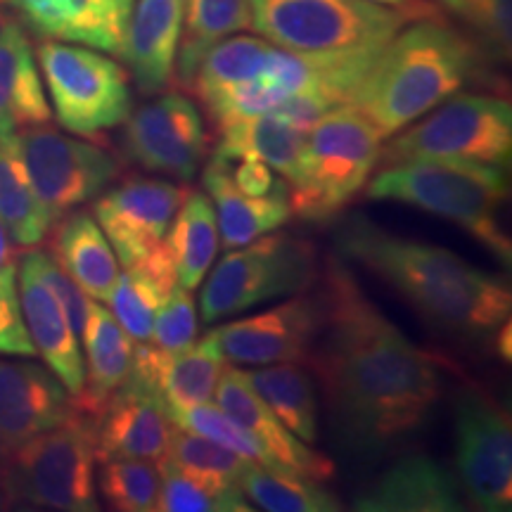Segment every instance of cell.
I'll list each match as a JSON object with an SVG mask.
<instances>
[{"mask_svg": "<svg viewBox=\"0 0 512 512\" xmlns=\"http://www.w3.org/2000/svg\"><path fill=\"white\" fill-rule=\"evenodd\" d=\"M318 309L306 363L347 430L370 444L415 430L441 394L434 358L382 316L339 259L325 268Z\"/></svg>", "mask_w": 512, "mask_h": 512, "instance_id": "obj_1", "label": "cell"}, {"mask_svg": "<svg viewBox=\"0 0 512 512\" xmlns=\"http://www.w3.org/2000/svg\"><path fill=\"white\" fill-rule=\"evenodd\" d=\"M337 249L387 280L448 335L486 339L510 320V287L444 247L396 238L351 216L339 228Z\"/></svg>", "mask_w": 512, "mask_h": 512, "instance_id": "obj_2", "label": "cell"}, {"mask_svg": "<svg viewBox=\"0 0 512 512\" xmlns=\"http://www.w3.org/2000/svg\"><path fill=\"white\" fill-rule=\"evenodd\" d=\"M479 64L477 48L444 19H413L377 55L351 105L389 138L460 93Z\"/></svg>", "mask_w": 512, "mask_h": 512, "instance_id": "obj_3", "label": "cell"}, {"mask_svg": "<svg viewBox=\"0 0 512 512\" xmlns=\"http://www.w3.org/2000/svg\"><path fill=\"white\" fill-rule=\"evenodd\" d=\"M366 195L458 223L510 264V183L503 166L427 159L387 164L373 181L368 178Z\"/></svg>", "mask_w": 512, "mask_h": 512, "instance_id": "obj_4", "label": "cell"}, {"mask_svg": "<svg viewBox=\"0 0 512 512\" xmlns=\"http://www.w3.org/2000/svg\"><path fill=\"white\" fill-rule=\"evenodd\" d=\"M256 34L304 55L377 57L408 19L370 0H249Z\"/></svg>", "mask_w": 512, "mask_h": 512, "instance_id": "obj_5", "label": "cell"}, {"mask_svg": "<svg viewBox=\"0 0 512 512\" xmlns=\"http://www.w3.org/2000/svg\"><path fill=\"white\" fill-rule=\"evenodd\" d=\"M382 136L356 110L342 105L325 114L306 133L297 174L290 181L292 214L325 223L351 202L380 162Z\"/></svg>", "mask_w": 512, "mask_h": 512, "instance_id": "obj_6", "label": "cell"}, {"mask_svg": "<svg viewBox=\"0 0 512 512\" xmlns=\"http://www.w3.org/2000/svg\"><path fill=\"white\" fill-rule=\"evenodd\" d=\"M95 418L79 411L3 456V503L95 512Z\"/></svg>", "mask_w": 512, "mask_h": 512, "instance_id": "obj_7", "label": "cell"}, {"mask_svg": "<svg viewBox=\"0 0 512 512\" xmlns=\"http://www.w3.org/2000/svg\"><path fill=\"white\" fill-rule=\"evenodd\" d=\"M415 124V121H413ZM512 155V107L496 95L456 93L432 114L382 145L380 159L399 162H472L508 166Z\"/></svg>", "mask_w": 512, "mask_h": 512, "instance_id": "obj_8", "label": "cell"}, {"mask_svg": "<svg viewBox=\"0 0 512 512\" xmlns=\"http://www.w3.org/2000/svg\"><path fill=\"white\" fill-rule=\"evenodd\" d=\"M316 273V249L311 242L287 233L271 230L247 245L228 249L202 287L204 323L309 290Z\"/></svg>", "mask_w": 512, "mask_h": 512, "instance_id": "obj_9", "label": "cell"}, {"mask_svg": "<svg viewBox=\"0 0 512 512\" xmlns=\"http://www.w3.org/2000/svg\"><path fill=\"white\" fill-rule=\"evenodd\" d=\"M36 60L57 124L69 133L93 138L124 124L131 114L128 74L102 50L46 38L38 43Z\"/></svg>", "mask_w": 512, "mask_h": 512, "instance_id": "obj_10", "label": "cell"}, {"mask_svg": "<svg viewBox=\"0 0 512 512\" xmlns=\"http://www.w3.org/2000/svg\"><path fill=\"white\" fill-rule=\"evenodd\" d=\"M31 183L55 223L102 195L119 176V159L93 143L69 138L46 124L19 131Z\"/></svg>", "mask_w": 512, "mask_h": 512, "instance_id": "obj_11", "label": "cell"}, {"mask_svg": "<svg viewBox=\"0 0 512 512\" xmlns=\"http://www.w3.org/2000/svg\"><path fill=\"white\" fill-rule=\"evenodd\" d=\"M456 463L467 501L477 510H510V415L475 389H463L456 401Z\"/></svg>", "mask_w": 512, "mask_h": 512, "instance_id": "obj_12", "label": "cell"}, {"mask_svg": "<svg viewBox=\"0 0 512 512\" xmlns=\"http://www.w3.org/2000/svg\"><path fill=\"white\" fill-rule=\"evenodd\" d=\"M121 147L145 171L188 183L200 174L209 136L200 110L188 95L164 93L128 114Z\"/></svg>", "mask_w": 512, "mask_h": 512, "instance_id": "obj_13", "label": "cell"}, {"mask_svg": "<svg viewBox=\"0 0 512 512\" xmlns=\"http://www.w3.org/2000/svg\"><path fill=\"white\" fill-rule=\"evenodd\" d=\"M185 195L188 188L183 185L133 176L95 197L93 219L110 240L121 266H138L162 245Z\"/></svg>", "mask_w": 512, "mask_h": 512, "instance_id": "obj_14", "label": "cell"}, {"mask_svg": "<svg viewBox=\"0 0 512 512\" xmlns=\"http://www.w3.org/2000/svg\"><path fill=\"white\" fill-rule=\"evenodd\" d=\"M171 420L152 377L128 370L126 380L95 415V456L159 463L169 451Z\"/></svg>", "mask_w": 512, "mask_h": 512, "instance_id": "obj_15", "label": "cell"}, {"mask_svg": "<svg viewBox=\"0 0 512 512\" xmlns=\"http://www.w3.org/2000/svg\"><path fill=\"white\" fill-rule=\"evenodd\" d=\"M320 323L318 299L292 297L249 318H238L214 332L226 361L238 366H271V363H306Z\"/></svg>", "mask_w": 512, "mask_h": 512, "instance_id": "obj_16", "label": "cell"}, {"mask_svg": "<svg viewBox=\"0 0 512 512\" xmlns=\"http://www.w3.org/2000/svg\"><path fill=\"white\" fill-rule=\"evenodd\" d=\"M76 399L50 368L0 361V456L79 413Z\"/></svg>", "mask_w": 512, "mask_h": 512, "instance_id": "obj_17", "label": "cell"}, {"mask_svg": "<svg viewBox=\"0 0 512 512\" xmlns=\"http://www.w3.org/2000/svg\"><path fill=\"white\" fill-rule=\"evenodd\" d=\"M214 396L223 411L259 441L266 453L268 470L306 477L313 482H328L335 475V465L330 458L306 446V441L292 434L275 418L264 399L256 394L245 370L226 366Z\"/></svg>", "mask_w": 512, "mask_h": 512, "instance_id": "obj_18", "label": "cell"}, {"mask_svg": "<svg viewBox=\"0 0 512 512\" xmlns=\"http://www.w3.org/2000/svg\"><path fill=\"white\" fill-rule=\"evenodd\" d=\"M38 36L121 57L133 0H3Z\"/></svg>", "mask_w": 512, "mask_h": 512, "instance_id": "obj_19", "label": "cell"}, {"mask_svg": "<svg viewBox=\"0 0 512 512\" xmlns=\"http://www.w3.org/2000/svg\"><path fill=\"white\" fill-rule=\"evenodd\" d=\"M17 287L22 316L36 354L46 361V366L64 384V389L74 399H79L83 392V380H86L79 335L74 332L53 290L41 278V273L36 271L29 252L22 256V264H19Z\"/></svg>", "mask_w": 512, "mask_h": 512, "instance_id": "obj_20", "label": "cell"}, {"mask_svg": "<svg viewBox=\"0 0 512 512\" xmlns=\"http://www.w3.org/2000/svg\"><path fill=\"white\" fill-rule=\"evenodd\" d=\"M183 19L185 0H133L121 57L145 95L162 93L174 81Z\"/></svg>", "mask_w": 512, "mask_h": 512, "instance_id": "obj_21", "label": "cell"}, {"mask_svg": "<svg viewBox=\"0 0 512 512\" xmlns=\"http://www.w3.org/2000/svg\"><path fill=\"white\" fill-rule=\"evenodd\" d=\"M361 512L463 510L451 472L427 456H406L389 467L354 503Z\"/></svg>", "mask_w": 512, "mask_h": 512, "instance_id": "obj_22", "label": "cell"}, {"mask_svg": "<svg viewBox=\"0 0 512 512\" xmlns=\"http://www.w3.org/2000/svg\"><path fill=\"white\" fill-rule=\"evenodd\" d=\"M50 121V105L27 31L15 19L0 22V136Z\"/></svg>", "mask_w": 512, "mask_h": 512, "instance_id": "obj_23", "label": "cell"}, {"mask_svg": "<svg viewBox=\"0 0 512 512\" xmlns=\"http://www.w3.org/2000/svg\"><path fill=\"white\" fill-rule=\"evenodd\" d=\"M230 164L233 162L228 159L211 157L202 181L214 204L223 247L235 249L283 226L290 219L292 209L287 202V192L268 197H252L242 192L233 181Z\"/></svg>", "mask_w": 512, "mask_h": 512, "instance_id": "obj_24", "label": "cell"}, {"mask_svg": "<svg viewBox=\"0 0 512 512\" xmlns=\"http://www.w3.org/2000/svg\"><path fill=\"white\" fill-rule=\"evenodd\" d=\"M81 337L86 344V363H83L86 380H83V392L76 399V406L95 418L107 399L117 392L119 384L126 380L133 366L136 339L121 328L110 309H105L95 299L88 302V318Z\"/></svg>", "mask_w": 512, "mask_h": 512, "instance_id": "obj_25", "label": "cell"}, {"mask_svg": "<svg viewBox=\"0 0 512 512\" xmlns=\"http://www.w3.org/2000/svg\"><path fill=\"white\" fill-rule=\"evenodd\" d=\"M53 256L64 273L95 302H107L119 278V259L98 221L86 211H69L55 223Z\"/></svg>", "mask_w": 512, "mask_h": 512, "instance_id": "obj_26", "label": "cell"}, {"mask_svg": "<svg viewBox=\"0 0 512 512\" xmlns=\"http://www.w3.org/2000/svg\"><path fill=\"white\" fill-rule=\"evenodd\" d=\"M136 358L155 370L166 408H190L209 403L228 366L214 332L174 356H162L145 342H138Z\"/></svg>", "mask_w": 512, "mask_h": 512, "instance_id": "obj_27", "label": "cell"}, {"mask_svg": "<svg viewBox=\"0 0 512 512\" xmlns=\"http://www.w3.org/2000/svg\"><path fill=\"white\" fill-rule=\"evenodd\" d=\"M216 133H219V143H216L214 157L228 159V162L259 159L273 171L283 174L287 183L297 174L306 133L275 117L273 112L228 121L216 128Z\"/></svg>", "mask_w": 512, "mask_h": 512, "instance_id": "obj_28", "label": "cell"}, {"mask_svg": "<svg viewBox=\"0 0 512 512\" xmlns=\"http://www.w3.org/2000/svg\"><path fill=\"white\" fill-rule=\"evenodd\" d=\"M176 285L174 261L162 240V245L145 261L126 268V273H119L117 283L107 297L112 316L136 342H147L159 306L164 304V299Z\"/></svg>", "mask_w": 512, "mask_h": 512, "instance_id": "obj_29", "label": "cell"}, {"mask_svg": "<svg viewBox=\"0 0 512 512\" xmlns=\"http://www.w3.org/2000/svg\"><path fill=\"white\" fill-rule=\"evenodd\" d=\"M0 223L17 247H36L55 228L24 164L19 133L0 136Z\"/></svg>", "mask_w": 512, "mask_h": 512, "instance_id": "obj_30", "label": "cell"}, {"mask_svg": "<svg viewBox=\"0 0 512 512\" xmlns=\"http://www.w3.org/2000/svg\"><path fill=\"white\" fill-rule=\"evenodd\" d=\"M164 245L174 261L178 285L197 290L219 252V223L209 195L188 190L166 230Z\"/></svg>", "mask_w": 512, "mask_h": 512, "instance_id": "obj_31", "label": "cell"}, {"mask_svg": "<svg viewBox=\"0 0 512 512\" xmlns=\"http://www.w3.org/2000/svg\"><path fill=\"white\" fill-rule=\"evenodd\" d=\"M252 27L249 0H185L183 36L176 69L183 86H190L202 57L214 43Z\"/></svg>", "mask_w": 512, "mask_h": 512, "instance_id": "obj_32", "label": "cell"}, {"mask_svg": "<svg viewBox=\"0 0 512 512\" xmlns=\"http://www.w3.org/2000/svg\"><path fill=\"white\" fill-rule=\"evenodd\" d=\"M256 394L292 434L306 444L318 439V406L311 375L299 363H271L247 373Z\"/></svg>", "mask_w": 512, "mask_h": 512, "instance_id": "obj_33", "label": "cell"}, {"mask_svg": "<svg viewBox=\"0 0 512 512\" xmlns=\"http://www.w3.org/2000/svg\"><path fill=\"white\" fill-rule=\"evenodd\" d=\"M159 470L157 510L162 512H252L240 484L219 482L202 475H192L162 458Z\"/></svg>", "mask_w": 512, "mask_h": 512, "instance_id": "obj_34", "label": "cell"}, {"mask_svg": "<svg viewBox=\"0 0 512 512\" xmlns=\"http://www.w3.org/2000/svg\"><path fill=\"white\" fill-rule=\"evenodd\" d=\"M240 489L256 508L268 512H335L342 505L330 491L313 479L268 470L264 465L249 463L242 472Z\"/></svg>", "mask_w": 512, "mask_h": 512, "instance_id": "obj_35", "label": "cell"}, {"mask_svg": "<svg viewBox=\"0 0 512 512\" xmlns=\"http://www.w3.org/2000/svg\"><path fill=\"white\" fill-rule=\"evenodd\" d=\"M100 496L112 510L119 512H152L159 498L157 463L138 458L100 460L98 470Z\"/></svg>", "mask_w": 512, "mask_h": 512, "instance_id": "obj_36", "label": "cell"}, {"mask_svg": "<svg viewBox=\"0 0 512 512\" xmlns=\"http://www.w3.org/2000/svg\"><path fill=\"white\" fill-rule=\"evenodd\" d=\"M166 458L171 463L192 472V475H202L209 479H219V482L240 484L242 472L247 470L252 460H247L240 453L230 451L221 446L219 441L202 437L183 427L171 425L169 434V451Z\"/></svg>", "mask_w": 512, "mask_h": 512, "instance_id": "obj_37", "label": "cell"}, {"mask_svg": "<svg viewBox=\"0 0 512 512\" xmlns=\"http://www.w3.org/2000/svg\"><path fill=\"white\" fill-rule=\"evenodd\" d=\"M197 337V306L192 292L176 285L164 304L159 306L155 323H152L147 347L162 356L181 354Z\"/></svg>", "mask_w": 512, "mask_h": 512, "instance_id": "obj_38", "label": "cell"}, {"mask_svg": "<svg viewBox=\"0 0 512 512\" xmlns=\"http://www.w3.org/2000/svg\"><path fill=\"white\" fill-rule=\"evenodd\" d=\"M0 354L19 358L36 356L34 342H31L22 316V304H19L15 264L0 271Z\"/></svg>", "mask_w": 512, "mask_h": 512, "instance_id": "obj_39", "label": "cell"}, {"mask_svg": "<svg viewBox=\"0 0 512 512\" xmlns=\"http://www.w3.org/2000/svg\"><path fill=\"white\" fill-rule=\"evenodd\" d=\"M460 19L477 29L498 55L508 60L512 41V0H465Z\"/></svg>", "mask_w": 512, "mask_h": 512, "instance_id": "obj_40", "label": "cell"}, {"mask_svg": "<svg viewBox=\"0 0 512 512\" xmlns=\"http://www.w3.org/2000/svg\"><path fill=\"white\" fill-rule=\"evenodd\" d=\"M29 256L31 261H34L36 271L41 273V278L46 280V285L53 290L57 302L62 304V309L67 313L74 332L76 335H81L83 325H86V318H88V302H91V297H88V294L83 292L67 273H64V268L57 264L55 256L50 252L31 249Z\"/></svg>", "mask_w": 512, "mask_h": 512, "instance_id": "obj_41", "label": "cell"}, {"mask_svg": "<svg viewBox=\"0 0 512 512\" xmlns=\"http://www.w3.org/2000/svg\"><path fill=\"white\" fill-rule=\"evenodd\" d=\"M233 171V181L242 192L252 197H268V195H280L287 192L285 183L275 181L273 169L259 159H238V164H230Z\"/></svg>", "mask_w": 512, "mask_h": 512, "instance_id": "obj_42", "label": "cell"}, {"mask_svg": "<svg viewBox=\"0 0 512 512\" xmlns=\"http://www.w3.org/2000/svg\"><path fill=\"white\" fill-rule=\"evenodd\" d=\"M370 3L384 5V8L401 12L408 22H413V19H425V17H441L439 8L434 3H430V0H370Z\"/></svg>", "mask_w": 512, "mask_h": 512, "instance_id": "obj_43", "label": "cell"}, {"mask_svg": "<svg viewBox=\"0 0 512 512\" xmlns=\"http://www.w3.org/2000/svg\"><path fill=\"white\" fill-rule=\"evenodd\" d=\"M10 264H15V256H12V247H10V235L8 230L3 228V223H0V271Z\"/></svg>", "mask_w": 512, "mask_h": 512, "instance_id": "obj_44", "label": "cell"}, {"mask_svg": "<svg viewBox=\"0 0 512 512\" xmlns=\"http://www.w3.org/2000/svg\"><path fill=\"white\" fill-rule=\"evenodd\" d=\"M432 3L437 5V8H444V10L453 12V15L460 17V12H463V3H465V0H432Z\"/></svg>", "mask_w": 512, "mask_h": 512, "instance_id": "obj_45", "label": "cell"}, {"mask_svg": "<svg viewBox=\"0 0 512 512\" xmlns=\"http://www.w3.org/2000/svg\"><path fill=\"white\" fill-rule=\"evenodd\" d=\"M0 508H3V456H0Z\"/></svg>", "mask_w": 512, "mask_h": 512, "instance_id": "obj_46", "label": "cell"}, {"mask_svg": "<svg viewBox=\"0 0 512 512\" xmlns=\"http://www.w3.org/2000/svg\"><path fill=\"white\" fill-rule=\"evenodd\" d=\"M0 22H3V15H0Z\"/></svg>", "mask_w": 512, "mask_h": 512, "instance_id": "obj_47", "label": "cell"}]
</instances>
